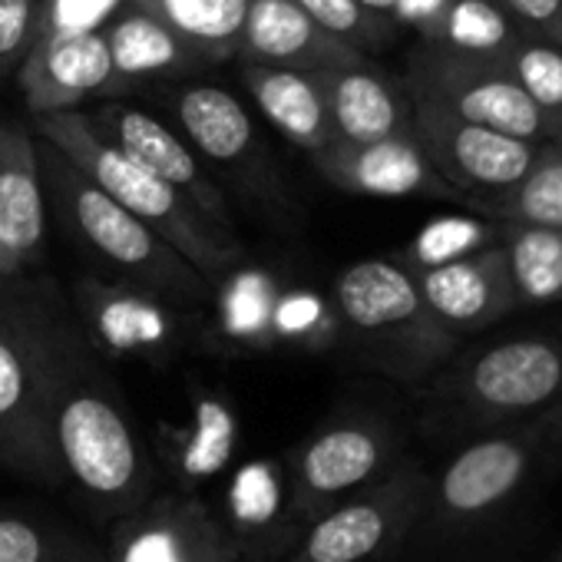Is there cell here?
<instances>
[{
  "mask_svg": "<svg viewBox=\"0 0 562 562\" xmlns=\"http://www.w3.org/2000/svg\"><path fill=\"white\" fill-rule=\"evenodd\" d=\"M47 427L57 480L93 516L116 522L156 493L159 467L83 325L50 295Z\"/></svg>",
  "mask_w": 562,
  "mask_h": 562,
  "instance_id": "obj_1",
  "label": "cell"
},
{
  "mask_svg": "<svg viewBox=\"0 0 562 562\" xmlns=\"http://www.w3.org/2000/svg\"><path fill=\"white\" fill-rule=\"evenodd\" d=\"M417 394L424 401V430L440 440L536 420L562 397V335L460 345Z\"/></svg>",
  "mask_w": 562,
  "mask_h": 562,
  "instance_id": "obj_2",
  "label": "cell"
},
{
  "mask_svg": "<svg viewBox=\"0 0 562 562\" xmlns=\"http://www.w3.org/2000/svg\"><path fill=\"white\" fill-rule=\"evenodd\" d=\"M47 212L60 228L116 281L169 305H202L215 295V281L179 255L143 218L113 202L64 153L37 136Z\"/></svg>",
  "mask_w": 562,
  "mask_h": 562,
  "instance_id": "obj_3",
  "label": "cell"
},
{
  "mask_svg": "<svg viewBox=\"0 0 562 562\" xmlns=\"http://www.w3.org/2000/svg\"><path fill=\"white\" fill-rule=\"evenodd\" d=\"M338 335L358 361L417 391L460 348L427 308L417 278L387 258H361L335 278Z\"/></svg>",
  "mask_w": 562,
  "mask_h": 562,
  "instance_id": "obj_4",
  "label": "cell"
},
{
  "mask_svg": "<svg viewBox=\"0 0 562 562\" xmlns=\"http://www.w3.org/2000/svg\"><path fill=\"white\" fill-rule=\"evenodd\" d=\"M34 133L64 153L83 176H90L113 202L159 232L179 255H186L215 285L241 261L245 248L238 232L205 218L153 169L110 143L83 110L34 116Z\"/></svg>",
  "mask_w": 562,
  "mask_h": 562,
  "instance_id": "obj_5",
  "label": "cell"
},
{
  "mask_svg": "<svg viewBox=\"0 0 562 562\" xmlns=\"http://www.w3.org/2000/svg\"><path fill=\"white\" fill-rule=\"evenodd\" d=\"M539 463L546 460L532 420L457 440L447 463L427 476L417 532L437 542L493 532L519 506Z\"/></svg>",
  "mask_w": 562,
  "mask_h": 562,
  "instance_id": "obj_6",
  "label": "cell"
},
{
  "mask_svg": "<svg viewBox=\"0 0 562 562\" xmlns=\"http://www.w3.org/2000/svg\"><path fill=\"white\" fill-rule=\"evenodd\" d=\"M47 305L44 285L0 278V463L60 486L47 427Z\"/></svg>",
  "mask_w": 562,
  "mask_h": 562,
  "instance_id": "obj_7",
  "label": "cell"
},
{
  "mask_svg": "<svg viewBox=\"0 0 562 562\" xmlns=\"http://www.w3.org/2000/svg\"><path fill=\"white\" fill-rule=\"evenodd\" d=\"M427 476L417 460L404 457L387 476L322 513L278 562H394L417 536Z\"/></svg>",
  "mask_w": 562,
  "mask_h": 562,
  "instance_id": "obj_8",
  "label": "cell"
},
{
  "mask_svg": "<svg viewBox=\"0 0 562 562\" xmlns=\"http://www.w3.org/2000/svg\"><path fill=\"white\" fill-rule=\"evenodd\" d=\"M404 460L401 427L378 411H351L315 430L285 467L289 499L308 529L322 513L378 483Z\"/></svg>",
  "mask_w": 562,
  "mask_h": 562,
  "instance_id": "obj_9",
  "label": "cell"
},
{
  "mask_svg": "<svg viewBox=\"0 0 562 562\" xmlns=\"http://www.w3.org/2000/svg\"><path fill=\"white\" fill-rule=\"evenodd\" d=\"M404 83L414 100H427L460 120L519 136L526 143H549V116L519 90L499 57L417 41L407 54Z\"/></svg>",
  "mask_w": 562,
  "mask_h": 562,
  "instance_id": "obj_10",
  "label": "cell"
},
{
  "mask_svg": "<svg viewBox=\"0 0 562 562\" xmlns=\"http://www.w3.org/2000/svg\"><path fill=\"white\" fill-rule=\"evenodd\" d=\"M166 116L222 189L232 182L238 192H248L261 202L285 199L271 166V153L261 143L251 113L232 90L205 80L176 83L166 93Z\"/></svg>",
  "mask_w": 562,
  "mask_h": 562,
  "instance_id": "obj_11",
  "label": "cell"
},
{
  "mask_svg": "<svg viewBox=\"0 0 562 562\" xmlns=\"http://www.w3.org/2000/svg\"><path fill=\"white\" fill-rule=\"evenodd\" d=\"M414 133L434 169L467 199L470 212H480L490 199L513 189L542 146L460 120L427 100H414Z\"/></svg>",
  "mask_w": 562,
  "mask_h": 562,
  "instance_id": "obj_12",
  "label": "cell"
},
{
  "mask_svg": "<svg viewBox=\"0 0 562 562\" xmlns=\"http://www.w3.org/2000/svg\"><path fill=\"white\" fill-rule=\"evenodd\" d=\"M113 562H241L222 516L186 490L153 493L110 529Z\"/></svg>",
  "mask_w": 562,
  "mask_h": 562,
  "instance_id": "obj_13",
  "label": "cell"
},
{
  "mask_svg": "<svg viewBox=\"0 0 562 562\" xmlns=\"http://www.w3.org/2000/svg\"><path fill=\"white\" fill-rule=\"evenodd\" d=\"M83 113L93 120V126L110 143H116L123 153H130L146 169H153L166 186H172L205 218L218 222L228 232H238L225 189L218 186V179L205 169V162L195 156V149L186 143V136L169 120L149 113L139 103H126L116 97L97 100V106L83 110Z\"/></svg>",
  "mask_w": 562,
  "mask_h": 562,
  "instance_id": "obj_14",
  "label": "cell"
},
{
  "mask_svg": "<svg viewBox=\"0 0 562 562\" xmlns=\"http://www.w3.org/2000/svg\"><path fill=\"white\" fill-rule=\"evenodd\" d=\"M315 169L348 195L371 199H440L467 205V199L434 169L417 133L387 136L374 143L335 139L312 156Z\"/></svg>",
  "mask_w": 562,
  "mask_h": 562,
  "instance_id": "obj_15",
  "label": "cell"
},
{
  "mask_svg": "<svg viewBox=\"0 0 562 562\" xmlns=\"http://www.w3.org/2000/svg\"><path fill=\"white\" fill-rule=\"evenodd\" d=\"M411 274L417 278V289L440 328L460 345L519 312L506 274L503 245Z\"/></svg>",
  "mask_w": 562,
  "mask_h": 562,
  "instance_id": "obj_16",
  "label": "cell"
},
{
  "mask_svg": "<svg viewBox=\"0 0 562 562\" xmlns=\"http://www.w3.org/2000/svg\"><path fill=\"white\" fill-rule=\"evenodd\" d=\"M18 87L34 116L83 110L87 103L123 97L103 31L31 47L18 67Z\"/></svg>",
  "mask_w": 562,
  "mask_h": 562,
  "instance_id": "obj_17",
  "label": "cell"
},
{
  "mask_svg": "<svg viewBox=\"0 0 562 562\" xmlns=\"http://www.w3.org/2000/svg\"><path fill=\"white\" fill-rule=\"evenodd\" d=\"M77 308L83 318L80 325L100 355H139L162 361L182 331V318L169 302L130 289L123 281L113 285H103L97 278L77 281Z\"/></svg>",
  "mask_w": 562,
  "mask_h": 562,
  "instance_id": "obj_18",
  "label": "cell"
},
{
  "mask_svg": "<svg viewBox=\"0 0 562 562\" xmlns=\"http://www.w3.org/2000/svg\"><path fill=\"white\" fill-rule=\"evenodd\" d=\"M47 215L37 136L0 123V278L21 274L41 258Z\"/></svg>",
  "mask_w": 562,
  "mask_h": 562,
  "instance_id": "obj_19",
  "label": "cell"
},
{
  "mask_svg": "<svg viewBox=\"0 0 562 562\" xmlns=\"http://www.w3.org/2000/svg\"><path fill=\"white\" fill-rule=\"evenodd\" d=\"M241 64L292 67V70H331L358 64L368 54L325 31L295 0H248L245 31L238 41Z\"/></svg>",
  "mask_w": 562,
  "mask_h": 562,
  "instance_id": "obj_20",
  "label": "cell"
},
{
  "mask_svg": "<svg viewBox=\"0 0 562 562\" xmlns=\"http://www.w3.org/2000/svg\"><path fill=\"white\" fill-rule=\"evenodd\" d=\"M241 562H278L305 536L292 509L285 470L274 463H251L235 473L225 513H218Z\"/></svg>",
  "mask_w": 562,
  "mask_h": 562,
  "instance_id": "obj_21",
  "label": "cell"
},
{
  "mask_svg": "<svg viewBox=\"0 0 562 562\" xmlns=\"http://www.w3.org/2000/svg\"><path fill=\"white\" fill-rule=\"evenodd\" d=\"M335 136L345 143H374L414 133V100L404 77L374 67L371 57L318 70Z\"/></svg>",
  "mask_w": 562,
  "mask_h": 562,
  "instance_id": "obj_22",
  "label": "cell"
},
{
  "mask_svg": "<svg viewBox=\"0 0 562 562\" xmlns=\"http://www.w3.org/2000/svg\"><path fill=\"white\" fill-rule=\"evenodd\" d=\"M241 87L248 90L255 110L308 156L338 139L318 70L241 64Z\"/></svg>",
  "mask_w": 562,
  "mask_h": 562,
  "instance_id": "obj_23",
  "label": "cell"
},
{
  "mask_svg": "<svg viewBox=\"0 0 562 562\" xmlns=\"http://www.w3.org/2000/svg\"><path fill=\"white\" fill-rule=\"evenodd\" d=\"M106 47L120 93L146 83L186 80L199 67H209L195 50H189L166 24H159L143 8L130 4L106 31Z\"/></svg>",
  "mask_w": 562,
  "mask_h": 562,
  "instance_id": "obj_24",
  "label": "cell"
},
{
  "mask_svg": "<svg viewBox=\"0 0 562 562\" xmlns=\"http://www.w3.org/2000/svg\"><path fill=\"white\" fill-rule=\"evenodd\" d=\"M159 437L162 463L176 480V490L199 493L202 483L228 470L238 447V420L222 401L202 397L186 424H162Z\"/></svg>",
  "mask_w": 562,
  "mask_h": 562,
  "instance_id": "obj_25",
  "label": "cell"
},
{
  "mask_svg": "<svg viewBox=\"0 0 562 562\" xmlns=\"http://www.w3.org/2000/svg\"><path fill=\"white\" fill-rule=\"evenodd\" d=\"M133 4L166 24L205 64H222L238 54L248 0H133Z\"/></svg>",
  "mask_w": 562,
  "mask_h": 562,
  "instance_id": "obj_26",
  "label": "cell"
},
{
  "mask_svg": "<svg viewBox=\"0 0 562 562\" xmlns=\"http://www.w3.org/2000/svg\"><path fill=\"white\" fill-rule=\"evenodd\" d=\"M503 255L519 312L562 302V228L506 222Z\"/></svg>",
  "mask_w": 562,
  "mask_h": 562,
  "instance_id": "obj_27",
  "label": "cell"
},
{
  "mask_svg": "<svg viewBox=\"0 0 562 562\" xmlns=\"http://www.w3.org/2000/svg\"><path fill=\"white\" fill-rule=\"evenodd\" d=\"M506 238V222L493 218V215H440L434 222H427L401 251H394L391 258L401 261L407 271H427V268H440L447 261L476 255L483 248H496Z\"/></svg>",
  "mask_w": 562,
  "mask_h": 562,
  "instance_id": "obj_28",
  "label": "cell"
},
{
  "mask_svg": "<svg viewBox=\"0 0 562 562\" xmlns=\"http://www.w3.org/2000/svg\"><path fill=\"white\" fill-rule=\"evenodd\" d=\"M0 562H113V555L70 526L0 513Z\"/></svg>",
  "mask_w": 562,
  "mask_h": 562,
  "instance_id": "obj_29",
  "label": "cell"
},
{
  "mask_svg": "<svg viewBox=\"0 0 562 562\" xmlns=\"http://www.w3.org/2000/svg\"><path fill=\"white\" fill-rule=\"evenodd\" d=\"M480 215H493L509 225L562 228V153L552 143H542L529 172L513 189L490 199Z\"/></svg>",
  "mask_w": 562,
  "mask_h": 562,
  "instance_id": "obj_30",
  "label": "cell"
},
{
  "mask_svg": "<svg viewBox=\"0 0 562 562\" xmlns=\"http://www.w3.org/2000/svg\"><path fill=\"white\" fill-rule=\"evenodd\" d=\"M519 34L522 27L509 18V11L499 0H450L437 27L424 41L443 44L463 54L499 57Z\"/></svg>",
  "mask_w": 562,
  "mask_h": 562,
  "instance_id": "obj_31",
  "label": "cell"
},
{
  "mask_svg": "<svg viewBox=\"0 0 562 562\" xmlns=\"http://www.w3.org/2000/svg\"><path fill=\"white\" fill-rule=\"evenodd\" d=\"M503 67L519 90L555 123L562 116V47L549 37L522 31L503 54Z\"/></svg>",
  "mask_w": 562,
  "mask_h": 562,
  "instance_id": "obj_32",
  "label": "cell"
},
{
  "mask_svg": "<svg viewBox=\"0 0 562 562\" xmlns=\"http://www.w3.org/2000/svg\"><path fill=\"white\" fill-rule=\"evenodd\" d=\"M302 11H308L325 31H331L335 37L348 41L351 47L364 50V54H378L387 50L401 27L387 18H378L374 11H368L358 0H295Z\"/></svg>",
  "mask_w": 562,
  "mask_h": 562,
  "instance_id": "obj_33",
  "label": "cell"
},
{
  "mask_svg": "<svg viewBox=\"0 0 562 562\" xmlns=\"http://www.w3.org/2000/svg\"><path fill=\"white\" fill-rule=\"evenodd\" d=\"M133 0H41L37 44L57 37H83L106 31Z\"/></svg>",
  "mask_w": 562,
  "mask_h": 562,
  "instance_id": "obj_34",
  "label": "cell"
},
{
  "mask_svg": "<svg viewBox=\"0 0 562 562\" xmlns=\"http://www.w3.org/2000/svg\"><path fill=\"white\" fill-rule=\"evenodd\" d=\"M41 0H0V74L18 70L37 41Z\"/></svg>",
  "mask_w": 562,
  "mask_h": 562,
  "instance_id": "obj_35",
  "label": "cell"
},
{
  "mask_svg": "<svg viewBox=\"0 0 562 562\" xmlns=\"http://www.w3.org/2000/svg\"><path fill=\"white\" fill-rule=\"evenodd\" d=\"M509 18L539 37H549L562 47V0H499Z\"/></svg>",
  "mask_w": 562,
  "mask_h": 562,
  "instance_id": "obj_36",
  "label": "cell"
},
{
  "mask_svg": "<svg viewBox=\"0 0 562 562\" xmlns=\"http://www.w3.org/2000/svg\"><path fill=\"white\" fill-rule=\"evenodd\" d=\"M447 4H450V0H397L394 21H397L401 31L407 27V31L417 34V41H424L437 27V21H440V14H443Z\"/></svg>",
  "mask_w": 562,
  "mask_h": 562,
  "instance_id": "obj_37",
  "label": "cell"
},
{
  "mask_svg": "<svg viewBox=\"0 0 562 562\" xmlns=\"http://www.w3.org/2000/svg\"><path fill=\"white\" fill-rule=\"evenodd\" d=\"M532 424H536V434H539L542 460L562 467V397H559L546 414H539Z\"/></svg>",
  "mask_w": 562,
  "mask_h": 562,
  "instance_id": "obj_38",
  "label": "cell"
},
{
  "mask_svg": "<svg viewBox=\"0 0 562 562\" xmlns=\"http://www.w3.org/2000/svg\"><path fill=\"white\" fill-rule=\"evenodd\" d=\"M358 4H364L368 11H374L378 18H387V21H394V14H397V0H358Z\"/></svg>",
  "mask_w": 562,
  "mask_h": 562,
  "instance_id": "obj_39",
  "label": "cell"
},
{
  "mask_svg": "<svg viewBox=\"0 0 562 562\" xmlns=\"http://www.w3.org/2000/svg\"><path fill=\"white\" fill-rule=\"evenodd\" d=\"M549 143H552V146H555V149L562 153V116H559V120L552 123V133H549Z\"/></svg>",
  "mask_w": 562,
  "mask_h": 562,
  "instance_id": "obj_40",
  "label": "cell"
},
{
  "mask_svg": "<svg viewBox=\"0 0 562 562\" xmlns=\"http://www.w3.org/2000/svg\"><path fill=\"white\" fill-rule=\"evenodd\" d=\"M555 562H562V552H559V559H555Z\"/></svg>",
  "mask_w": 562,
  "mask_h": 562,
  "instance_id": "obj_41",
  "label": "cell"
}]
</instances>
